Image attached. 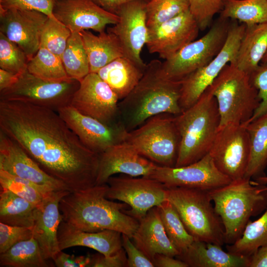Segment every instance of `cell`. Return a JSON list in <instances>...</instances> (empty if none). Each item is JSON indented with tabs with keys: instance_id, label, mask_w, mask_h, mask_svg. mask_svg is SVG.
Returning a JSON list of instances; mask_svg holds the SVG:
<instances>
[{
	"instance_id": "cell-7",
	"label": "cell",
	"mask_w": 267,
	"mask_h": 267,
	"mask_svg": "<svg viewBox=\"0 0 267 267\" xmlns=\"http://www.w3.org/2000/svg\"><path fill=\"white\" fill-rule=\"evenodd\" d=\"M167 200L177 210L194 240L225 243L224 228L208 191L184 187L167 188Z\"/></svg>"
},
{
	"instance_id": "cell-13",
	"label": "cell",
	"mask_w": 267,
	"mask_h": 267,
	"mask_svg": "<svg viewBox=\"0 0 267 267\" xmlns=\"http://www.w3.org/2000/svg\"><path fill=\"white\" fill-rule=\"evenodd\" d=\"M209 154L218 170L232 181L243 178L250 156L245 127L230 123L220 127Z\"/></svg>"
},
{
	"instance_id": "cell-42",
	"label": "cell",
	"mask_w": 267,
	"mask_h": 267,
	"mask_svg": "<svg viewBox=\"0 0 267 267\" xmlns=\"http://www.w3.org/2000/svg\"><path fill=\"white\" fill-rule=\"evenodd\" d=\"M224 0H188L189 10L198 24L200 30L210 26L214 16L220 13Z\"/></svg>"
},
{
	"instance_id": "cell-3",
	"label": "cell",
	"mask_w": 267,
	"mask_h": 267,
	"mask_svg": "<svg viewBox=\"0 0 267 267\" xmlns=\"http://www.w3.org/2000/svg\"><path fill=\"white\" fill-rule=\"evenodd\" d=\"M162 62L153 59L148 63L138 83L119 101L121 121L129 132L150 118L162 113L178 115L181 81H172L162 74Z\"/></svg>"
},
{
	"instance_id": "cell-26",
	"label": "cell",
	"mask_w": 267,
	"mask_h": 267,
	"mask_svg": "<svg viewBox=\"0 0 267 267\" xmlns=\"http://www.w3.org/2000/svg\"><path fill=\"white\" fill-rule=\"evenodd\" d=\"M176 258L191 267H248L249 257L224 251L219 245L194 240Z\"/></svg>"
},
{
	"instance_id": "cell-28",
	"label": "cell",
	"mask_w": 267,
	"mask_h": 267,
	"mask_svg": "<svg viewBox=\"0 0 267 267\" xmlns=\"http://www.w3.org/2000/svg\"><path fill=\"white\" fill-rule=\"evenodd\" d=\"M145 69L139 67L129 59L122 56L100 69L97 74L110 86L120 101L126 97L136 86Z\"/></svg>"
},
{
	"instance_id": "cell-34",
	"label": "cell",
	"mask_w": 267,
	"mask_h": 267,
	"mask_svg": "<svg viewBox=\"0 0 267 267\" xmlns=\"http://www.w3.org/2000/svg\"><path fill=\"white\" fill-rule=\"evenodd\" d=\"M267 245V207L264 214L254 221H249L241 237L234 243L227 245V251L250 257L259 248Z\"/></svg>"
},
{
	"instance_id": "cell-50",
	"label": "cell",
	"mask_w": 267,
	"mask_h": 267,
	"mask_svg": "<svg viewBox=\"0 0 267 267\" xmlns=\"http://www.w3.org/2000/svg\"><path fill=\"white\" fill-rule=\"evenodd\" d=\"M248 267H267V245L259 248L249 257Z\"/></svg>"
},
{
	"instance_id": "cell-25",
	"label": "cell",
	"mask_w": 267,
	"mask_h": 267,
	"mask_svg": "<svg viewBox=\"0 0 267 267\" xmlns=\"http://www.w3.org/2000/svg\"><path fill=\"white\" fill-rule=\"evenodd\" d=\"M131 239L152 261L157 254L173 257L179 254L166 233L157 207L151 208L139 221L138 227Z\"/></svg>"
},
{
	"instance_id": "cell-51",
	"label": "cell",
	"mask_w": 267,
	"mask_h": 267,
	"mask_svg": "<svg viewBox=\"0 0 267 267\" xmlns=\"http://www.w3.org/2000/svg\"><path fill=\"white\" fill-rule=\"evenodd\" d=\"M105 10L116 14L119 9L124 4L137 0H92ZM148 1L149 0H141Z\"/></svg>"
},
{
	"instance_id": "cell-43",
	"label": "cell",
	"mask_w": 267,
	"mask_h": 267,
	"mask_svg": "<svg viewBox=\"0 0 267 267\" xmlns=\"http://www.w3.org/2000/svg\"><path fill=\"white\" fill-rule=\"evenodd\" d=\"M249 75L252 84L258 91L261 102L248 123L267 113V61L261 62Z\"/></svg>"
},
{
	"instance_id": "cell-44",
	"label": "cell",
	"mask_w": 267,
	"mask_h": 267,
	"mask_svg": "<svg viewBox=\"0 0 267 267\" xmlns=\"http://www.w3.org/2000/svg\"><path fill=\"white\" fill-rule=\"evenodd\" d=\"M32 237V228L10 225L0 222V254L16 243Z\"/></svg>"
},
{
	"instance_id": "cell-29",
	"label": "cell",
	"mask_w": 267,
	"mask_h": 267,
	"mask_svg": "<svg viewBox=\"0 0 267 267\" xmlns=\"http://www.w3.org/2000/svg\"><path fill=\"white\" fill-rule=\"evenodd\" d=\"M79 33L88 55L90 72L97 73L114 60L124 56L119 40L113 33L103 31L95 35L89 30Z\"/></svg>"
},
{
	"instance_id": "cell-16",
	"label": "cell",
	"mask_w": 267,
	"mask_h": 267,
	"mask_svg": "<svg viewBox=\"0 0 267 267\" xmlns=\"http://www.w3.org/2000/svg\"><path fill=\"white\" fill-rule=\"evenodd\" d=\"M146 3V1L137 0L122 5L116 13L119 21L107 30L117 37L124 56L144 69L147 64L143 62L140 54L148 36Z\"/></svg>"
},
{
	"instance_id": "cell-9",
	"label": "cell",
	"mask_w": 267,
	"mask_h": 267,
	"mask_svg": "<svg viewBox=\"0 0 267 267\" xmlns=\"http://www.w3.org/2000/svg\"><path fill=\"white\" fill-rule=\"evenodd\" d=\"M230 20L219 18L202 37L189 43L162 62V75L174 81H181L189 74L208 64L223 47Z\"/></svg>"
},
{
	"instance_id": "cell-24",
	"label": "cell",
	"mask_w": 267,
	"mask_h": 267,
	"mask_svg": "<svg viewBox=\"0 0 267 267\" xmlns=\"http://www.w3.org/2000/svg\"><path fill=\"white\" fill-rule=\"evenodd\" d=\"M57 238L60 250L75 246L91 248L105 256L113 255L122 248V233L105 229L88 232L78 229L62 221L59 224Z\"/></svg>"
},
{
	"instance_id": "cell-21",
	"label": "cell",
	"mask_w": 267,
	"mask_h": 267,
	"mask_svg": "<svg viewBox=\"0 0 267 267\" xmlns=\"http://www.w3.org/2000/svg\"><path fill=\"white\" fill-rule=\"evenodd\" d=\"M99 156L95 185L107 183L108 179L116 174L148 177L157 166L126 141L111 146Z\"/></svg>"
},
{
	"instance_id": "cell-14",
	"label": "cell",
	"mask_w": 267,
	"mask_h": 267,
	"mask_svg": "<svg viewBox=\"0 0 267 267\" xmlns=\"http://www.w3.org/2000/svg\"><path fill=\"white\" fill-rule=\"evenodd\" d=\"M119 101L116 93L97 73L90 72L80 81L70 105L85 115L114 126L122 124Z\"/></svg>"
},
{
	"instance_id": "cell-36",
	"label": "cell",
	"mask_w": 267,
	"mask_h": 267,
	"mask_svg": "<svg viewBox=\"0 0 267 267\" xmlns=\"http://www.w3.org/2000/svg\"><path fill=\"white\" fill-rule=\"evenodd\" d=\"M157 207L169 239L179 254L182 253L194 241V238L186 230L178 213L170 202L165 201Z\"/></svg>"
},
{
	"instance_id": "cell-11",
	"label": "cell",
	"mask_w": 267,
	"mask_h": 267,
	"mask_svg": "<svg viewBox=\"0 0 267 267\" xmlns=\"http://www.w3.org/2000/svg\"><path fill=\"white\" fill-rule=\"evenodd\" d=\"M246 27L244 24L230 20L225 42L219 53L206 65L181 81L179 104L182 111L199 99L227 64L233 63Z\"/></svg>"
},
{
	"instance_id": "cell-10",
	"label": "cell",
	"mask_w": 267,
	"mask_h": 267,
	"mask_svg": "<svg viewBox=\"0 0 267 267\" xmlns=\"http://www.w3.org/2000/svg\"><path fill=\"white\" fill-rule=\"evenodd\" d=\"M80 81L70 79L48 82L35 77L27 70L19 74L10 87L0 91V100L19 101L46 107L55 111L70 105Z\"/></svg>"
},
{
	"instance_id": "cell-49",
	"label": "cell",
	"mask_w": 267,
	"mask_h": 267,
	"mask_svg": "<svg viewBox=\"0 0 267 267\" xmlns=\"http://www.w3.org/2000/svg\"><path fill=\"white\" fill-rule=\"evenodd\" d=\"M152 262L157 267H189L184 262L164 254H157Z\"/></svg>"
},
{
	"instance_id": "cell-54",
	"label": "cell",
	"mask_w": 267,
	"mask_h": 267,
	"mask_svg": "<svg viewBox=\"0 0 267 267\" xmlns=\"http://www.w3.org/2000/svg\"><path fill=\"white\" fill-rule=\"evenodd\" d=\"M266 61H267V51L264 57H263L261 62H265Z\"/></svg>"
},
{
	"instance_id": "cell-15",
	"label": "cell",
	"mask_w": 267,
	"mask_h": 267,
	"mask_svg": "<svg viewBox=\"0 0 267 267\" xmlns=\"http://www.w3.org/2000/svg\"><path fill=\"white\" fill-rule=\"evenodd\" d=\"M147 178L162 182L168 188L184 187L207 191L225 185L232 181L218 170L209 153L198 161L184 166L157 165Z\"/></svg>"
},
{
	"instance_id": "cell-47",
	"label": "cell",
	"mask_w": 267,
	"mask_h": 267,
	"mask_svg": "<svg viewBox=\"0 0 267 267\" xmlns=\"http://www.w3.org/2000/svg\"><path fill=\"white\" fill-rule=\"evenodd\" d=\"M127 258L124 248L109 256L99 253L90 256L89 267H127Z\"/></svg>"
},
{
	"instance_id": "cell-32",
	"label": "cell",
	"mask_w": 267,
	"mask_h": 267,
	"mask_svg": "<svg viewBox=\"0 0 267 267\" xmlns=\"http://www.w3.org/2000/svg\"><path fill=\"white\" fill-rule=\"evenodd\" d=\"M220 14L246 26L267 23V0H224Z\"/></svg>"
},
{
	"instance_id": "cell-17",
	"label": "cell",
	"mask_w": 267,
	"mask_h": 267,
	"mask_svg": "<svg viewBox=\"0 0 267 267\" xmlns=\"http://www.w3.org/2000/svg\"><path fill=\"white\" fill-rule=\"evenodd\" d=\"M57 112L82 142L98 155L125 141L128 132L122 124H105L80 113L71 105L60 109Z\"/></svg>"
},
{
	"instance_id": "cell-31",
	"label": "cell",
	"mask_w": 267,
	"mask_h": 267,
	"mask_svg": "<svg viewBox=\"0 0 267 267\" xmlns=\"http://www.w3.org/2000/svg\"><path fill=\"white\" fill-rule=\"evenodd\" d=\"M37 206L9 190L0 189V222L33 228Z\"/></svg>"
},
{
	"instance_id": "cell-19",
	"label": "cell",
	"mask_w": 267,
	"mask_h": 267,
	"mask_svg": "<svg viewBox=\"0 0 267 267\" xmlns=\"http://www.w3.org/2000/svg\"><path fill=\"white\" fill-rule=\"evenodd\" d=\"M48 17L35 10H0V32L17 44L30 60L40 47L42 31Z\"/></svg>"
},
{
	"instance_id": "cell-18",
	"label": "cell",
	"mask_w": 267,
	"mask_h": 267,
	"mask_svg": "<svg viewBox=\"0 0 267 267\" xmlns=\"http://www.w3.org/2000/svg\"><path fill=\"white\" fill-rule=\"evenodd\" d=\"M200 29L190 10L155 27L148 28L146 44L150 53L167 59L195 40Z\"/></svg>"
},
{
	"instance_id": "cell-53",
	"label": "cell",
	"mask_w": 267,
	"mask_h": 267,
	"mask_svg": "<svg viewBox=\"0 0 267 267\" xmlns=\"http://www.w3.org/2000/svg\"><path fill=\"white\" fill-rule=\"evenodd\" d=\"M254 180L258 183L267 185V176L265 175L264 176L258 178L254 179Z\"/></svg>"
},
{
	"instance_id": "cell-27",
	"label": "cell",
	"mask_w": 267,
	"mask_h": 267,
	"mask_svg": "<svg viewBox=\"0 0 267 267\" xmlns=\"http://www.w3.org/2000/svg\"><path fill=\"white\" fill-rule=\"evenodd\" d=\"M267 51V23L246 26L233 63L250 75L259 66Z\"/></svg>"
},
{
	"instance_id": "cell-2",
	"label": "cell",
	"mask_w": 267,
	"mask_h": 267,
	"mask_svg": "<svg viewBox=\"0 0 267 267\" xmlns=\"http://www.w3.org/2000/svg\"><path fill=\"white\" fill-rule=\"evenodd\" d=\"M108 189L107 183L95 185L64 196L59 203L63 221L85 231L112 230L131 238L139 221L123 211L127 204L106 197Z\"/></svg>"
},
{
	"instance_id": "cell-30",
	"label": "cell",
	"mask_w": 267,
	"mask_h": 267,
	"mask_svg": "<svg viewBox=\"0 0 267 267\" xmlns=\"http://www.w3.org/2000/svg\"><path fill=\"white\" fill-rule=\"evenodd\" d=\"M244 126L250 142V156L244 178L254 179L265 176L267 167V113Z\"/></svg>"
},
{
	"instance_id": "cell-8",
	"label": "cell",
	"mask_w": 267,
	"mask_h": 267,
	"mask_svg": "<svg viewBox=\"0 0 267 267\" xmlns=\"http://www.w3.org/2000/svg\"><path fill=\"white\" fill-rule=\"evenodd\" d=\"M125 141L156 165L175 167L180 144L176 115L162 113L150 118L128 132Z\"/></svg>"
},
{
	"instance_id": "cell-22",
	"label": "cell",
	"mask_w": 267,
	"mask_h": 267,
	"mask_svg": "<svg viewBox=\"0 0 267 267\" xmlns=\"http://www.w3.org/2000/svg\"><path fill=\"white\" fill-rule=\"evenodd\" d=\"M0 170L55 190H69L44 172L14 140L0 131Z\"/></svg>"
},
{
	"instance_id": "cell-39",
	"label": "cell",
	"mask_w": 267,
	"mask_h": 267,
	"mask_svg": "<svg viewBox=\"0 0 267 267\" xmlns=\"http://www.w3.org/2000/svg\"><path fill=\"white\" fill-rule=\"evenodd\" d=\"M189 10L188 0H149L146 3L147 27H155Z\"/></svg>"
},
{
	"instance_id": "cell-35",
	"label": "cell",
	"mask_w": 267,
	"mask_h": 267,
	"mask_svg": "<svg viewBox=\"0 0 267 267\" xmlns=\"http://www.w3.org/2000/svg\"><path fill=\"white\" fill-rule=\"evenodd\" d=\"M27 70L35 77L48 82H60L72 79L66 73L61 58L42 47L29 61Z\"/></svg>"
},
{
	"instance_id": "cell-38",
	"label": "cell",
	"mask_w": 267,
	"mask_h": 267,
	"mask_svg": "<svg viewBox=\"0 0 267 267\" xmlns=\"http://www.w3.org/2000/svg\"><path fill=\"white\" fill-rule=\"evenodd\" d=\"M0 189L9 190L17 195L38 205L53 188L41 185L0 170Z\"/></svg>"
},
{
	"instance_id": "cell-48",
	"label": "cell",
	"mask_w": 267,
	"mask_h": 267,
	"mask_svg": "<svg viewBox=\"0 0 267 267\" xmlns=\"http://www.w3.org/2000/svg\"><path fill=\"white\" fill-rule=\"evenodd\" d=\"M52 260L57 267H88L90 261V256H75L66 254L62 250H60Z\"/></svg>"
},
{
	"instance_id": "cell-33",
	"label": "cell",
	"mask_w": 267,
	"mask_h": 267,
	"mask_svg": "<svg viewBox=\"0 0 267 267\" xmlns=\"http://www.w3.org/2000/svg\"><path fill=\"white\" fill-rule=\"evenodd\" d=\"M0 266L9 267H47L41 248L33 237L20 241L0 254Z\"/></svg>"
},
{
	"instance_id": "cell-41",
	"label": "cell",
	"mask_w": 267,
	"mask_h": 267,
	"mask_svg": "<svg viewBox=\"0 0 267 267\" xmlns=\"http://www.w3.org/2000/svg\"><path fill=\"white\" fill-rule=\"evenodd\" d=\"M29 59L15 43L0 32V68L16 74L26 70Z\"/></svg>"
},
{
	"instance_id": "cell-52",
	"label": "cell",
	"mask_w": 267,
	"mask_h": 267,
	"mask_svg": "<svg viewBox=\"0 0 267 267\" xmlns=\"http://www.w3.org/2000/svg\"><path fill=\"white\" fill-rule=\"evenodd\" d=\"M19 74L0 68V91L12 86L17 80Z\"/></svg>"
},
{
	"instance_id": "cell-23",
	"label": "cell",
	"mask_w": 267,
	"mask_h": 267,
	"mask_svg": "<svg viewBox=\"0 0 267 267\" xmlns=\"http://www.w3.org/2000/svg\"><path fill=\"white\" fill-rule=\"evenodd\" d=\"M70 192L68 190L52 191L44 197L35 210L33 237L38 243L46 260L52 259L60 251L57 232L63 219L59 203Z\"/></svg>"
},
{
	"instance_id": "cell-5",
	"label": "cell",
	"mask_w": 267,
	"mask_h": 267,
	"mask_svg": "<svg viewBox=\"0 0 267 267\" xmlns=\"http://www.w3.org/2000/svg\"><path fill=\"white\" fill-rule=\"evenodd\" d=\"M180 144L175 167L189 165L209 152L220 124L217 100L207 88L191 107L176 116Z\"/></svg>"
},
{
	"instance_id": "cell-45",
	"label": "cell",
	"mask_w": 267,
	"mask_h": 267,
	"mask_svg": "<svg viewBox=\"0 0 267 267\" xmlns=\"http://www.w3.org/2000/svg\"><path fill=\"white\" fill-rule=\"evenodd\" d=\"M56 0H0V10H35L51 18H55L53 9Z\"/></svg>"
},
{
	"instance_id": "cell-1",
	"label": "cell",
	"mask_w": 267,
	"mask_h": 267,
	"mask_svg": "<svg viewBox=\"0 0 267 267\" xmlns=\"http://www.w3.org/2000/svg\"><path fill=\"white\" fill-rule=\"evenodd\" d=\"M0 131L70 192L95 185L99 155L82 142L57 112L19 101L0 100Z\"/></svg>"
},
{
	"instance_id": "cell-40",
	"label": "cell",
	"mask_w": 267,
	"mask_h": 267,
	"mask_svg": "<svg viewBox=\"0 0 267 267\" xmlns=\"http://www.w3.org/2000/svg\"><path fill=\"white\" fill-rule=\"evenodd\" d=\"M71 31L56 18L48 17L43 28L40 47L61 57Z\"/></svg>"
},
{
	"instance_id": "cell-37",
	"label": "cell",
	"mask_w": 267,
	"mask_h": 267,
	"mask_svg": "<svg viewBox=\"0 0 267 267\" xmlns=\"http://www.w3.org/2000/svg\"><path fill=\"white\" fill-rule=\"evenodd\" d=\"M68 77L81 81L90 73L88 55L79 32H72L61 56Z\"/></svg>"
},
{
	"instance_id": "cell-6",
	"label": "cell",
	"mask_w": 267,
	"mask_h": 267,
	"mask_svg": "<svg viewBox=\"0 0 267 267\" xmlns=\"http://www.w3.org/2000/svg\"><path fill=\"white\" fill-rule=\"evenodd\" d=\"M208 89L217 100L219 128L230 123L246 125L260 104L250 75L232 64L223 68Z\"/></svg>"
},
{
	"instance_id": "cell-46",
	"label": "cell",
	"mask_w": 267,
	"mask_h": 267,
	"mask_svg": "<svg viewBox=\"0 0 267 267\" xmlns=\"http://www.w3.org/2000/svg\"><path fill=\"white\" fill-rule=\"evenodd\" d=\"M122 246L127 258V267H154L151 261L131 241L126 234H122Z\"/></svg>"
},
{
	"instance_id": "cell-20",
	"label": "cell",
	"mask_w": 267,
	"mask_h": 267,
	"mask_svg": "<svg viewBox=\"0 0 267 267\" xmlns=\"http://www.w3.org/2000/svg\"><path fill=\"white\" fill-rule=\"evenodd\" d=\"M53 14L72 33L91 29L100 33L119 19L92 0H56Z\"/></svg>"
},
{
	"instance_id": "cell-12",
	"label": "cell",
	"mask_w": 267,
	"mask_h": 267,
	"mask_svg": "<svg viewBox=\"0 0 267 267\" xmlns=\"http://www.w3.org/2000/svg\"><path fill=\"white\" fill-rule=\"evenodd\" d=\"M106 197L130 206L123 211L138 221L152 208L167 201V188L162 182L142 177H111Z\"/></svg>"
},
{
	"instance_id": "cell-4",
	"label": "cell",
	"mask_w": 267,
	"mask_h": 267,
	"mask_svg": "<svg viewBox=\"0 0 267 267\" xmlns=\"http://www.w3.org/2000/svg\"><path fill=\"white\" fill-rule=\"evenodd\" d=\"M224 228L225 243H234L242 235L252 217L267 207V185L246 178L208 191Z\"/></svg>"
}]
</instances>
